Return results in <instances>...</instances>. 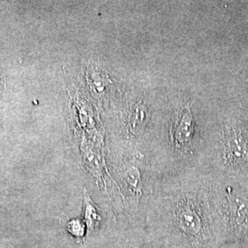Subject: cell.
<instances>
[{
	"label": "cell",
	"mask_w": 248,
	"mask_h": 248,
	"mask_svg": "<svg viewBox=\"0 0 248 248\" xmlns=\"http://www.w3.org/2000/svg\"><path fill=\"white\" fill-rule=\"evenodd\" d=\"M149 122V115L146 107L140 106L135 109L129 119L128 130L134 138H141Z\"/></svg>",
	"instance_id": "3"
},
{
	"label": "cell",
	"mask_w": 248,
	"mask_h": 248,
	"mask_svg": "<svg viewBox=\"0 0 248 248\" xmlns=\"http://www.w3.org/2000/svg\"><path fill=\"white\" fill-rule=\"evenodd\" d=\"M84 162L89 172L100 182L104 181V173L107 172L109 174L108 169H105L106 165L104 160L101 158L100 155L96 154L94 151L93 152L88 150L85 151Z\"/></svg>",
	"instance_id": "4"
},
{
	"label": "cell",
	"mask_w": 248,
	"mask_h": 248,
	"mask_svg": "<svg viewBox=\"0 0 248 248\" xmlns=\"http://www.w3.org/2000/svg\"><path fill=\"white\" fill-rule=\"evenodd\" d=\"M209 187L210 177L200 170L159 175L144 218L152 241L173 248H215L218 236Z\"/></svg>",
	"instance_id": "1"
},
{
	"label": "cell",
	"mask_w": 248,
	"mask_h": 248,
	"mask_svg": "<svg viewBox=\"0 0 248 248\" xmlns=\"http://www.w3.org/2000/svg\"><path fill=\"white\" fill-rule=\"evenodd\" d=\"M84 221L91 232L99 231L105 219V214L102 209L98 207L86 190L84 192Z\"/></svg>",
	"instance_id": "2"
},
{
	"label": "cell",
	"mask_w": 248,
	"mask_h": 248,
	"mask_svg": "<svg viewBox=\"0 0 248 248\" xmlns=\"http://www.w3.org/2000/svg\"><path fill=\"white\" fill-rule=\"evenodd\" d=\"M66 231L73 237L78 240L84 238L86 232V223L84 220L80 218H72L63 223Z\"/></svg>",
	"instance_id": "5"
}]
</instances>
